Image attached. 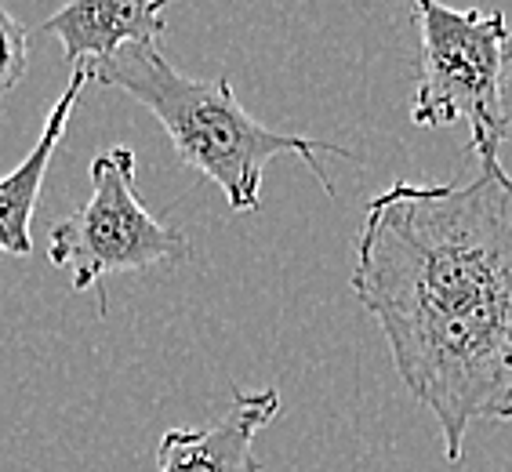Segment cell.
<instances>
[{"mask_svg": "<svg viewBox=\"0 0 512 472\" xmlns=\"http://www.w3.org/2000/svg\"><path fill=\"white\" fill-rule=\"evenodd\" d=\"M494 422H512V374H509V389H505L502 404L494 411Z\"/></svg>", "mask_w": 512, "mask_h": 472, "instance_id": "9c48e42d", "label": "cell"}, {"mask_svg": "<svg viewBox=\"0 0 512 472\" xmlns=\"http://www.w3.org/2000/svg\"><path fill=\"white\" fill-rule=\"evenodd\" d=\"M353 295L382 327L407 393L429 407L447 462L502 404L512 374V175L393 182L367 204Z\"/></svg>", "mask_w": 512, "mask_h": 472, "instance_id": "6da1fadb", "label": "cell"}, {"mask_svg": "<svg viewBox=\"0 0 512 472\" xmlns=\"http://www.w3.org/2000/svg\"><path fill=\"white\" fill-rule=\"evenodd\" d=\"M91 84V77L84 69H77L69 77L66 91L59 95V102L51 106L48 120H44V131L33 142V149L26 153L19 168H11L8 175L0 178V255H15V258H30L33 255V211H37L40 189H44V175L51 168V157H55V146L66 135V124L73 117V106L84 95V88Z\"/></svg>", "mask_w": 512, "mask_h": 472, "instance_id": "52a82bcc", "label": "cell"}, {"mask_svg": "<svg viewBox=\"0 0 512 472\" xmlns=\"http://www.w3.org/2000/svg\"><path fill=\"white\" fill-rule=\"evenodd\" d=\"M26 62H30L26 26L8 8H0V99L19 88V80L26 77Z\"/></svg>", "mask_w": 512, "mask_h": 472, "instance_id": "ba28073f", "label": "cell"}, {"mask_svg": "<svg viewBox=\"0 0 512 472\" xmlns=\"http://www.w3.org/2000/svg\"><path fill=\"white\" fill-rule=\"evenodd\" d=\"M280 414V389H233V404L197 429H168L157 443V472H258L255 436Z\"/></svg>", "mask_w": 512, "mask_h": 472, "instance_id": "5b68a950", "label": "cell"}, {"mask_svg": "<svg viewBox=\"0 0 512 472\" xmlns=\"http://www.w3.org/2000/svg\"><path fill=\"white\" fill-rule=\"evenodd\" d=\"M164 0H106V4H66L44 19L40 30L62 40L73 73H95L131 44H160L168 33Z\"/></svg>", "mask_w": 512, "mask_h": 472, "instance_id": "8992f818", "label": "cell"}, {"mask_svg": "<svg viewBox=\"0 0 512 472\" xmlns=\"http://www.w3.org/2000/svg\"><path fill=\"white\" fill-rule=\"evenodd\" d=\"M91 80L124 91L142 109H149L160 120V128L168 131L178 157L207 182H215L229 211L237 215L258 211L262 171L269 160L298 153L331 197L335 186L316 157L320 153L349 157V149L335 142H316L306 135H284V131L266 128L237 102L233 80L189 77L178 66H171V59H164L160 44H131L117 51L91 73Z\"/></svg>", "mask_w": 512, "mask_h": 472, "instance_id": "7a4b0ae2", "label": "cell"}, {"mask_svg": "<svg viewBox=\"0 0 512 472\" xmlns=\"http://www.w3.org/2000/svg\"><path fill=\"white\" fill-rule=\"evenodd\" d=\"M138 157L131 146H109L91 160V197L51 229V266L69 273V287L84 295L102 276L138 273L189 255L186 233L164 226L135 189Z\"/></svg>", "mask_w": 512, "mask_h": 472, "instance_id": "277c9868", "label": "cell"}, {"mask_svg": "<svg viewBox=\"0 0 512 472\" xmlns=\"http://www.w3.org/2000/svg\"><path fill=\"white\" fill-rule=\"evenodd\" d=\"M422 30V62L411 120L418 128L465 124L480 160H498L512 131L505 109V77L512 62V30L502 11L444 8L436 0L411 4Z\"/></svg>", "mask_w": 512, "mask_h": 472, "instance_id": "3957f363", "label": "cell"}]
</instances>
